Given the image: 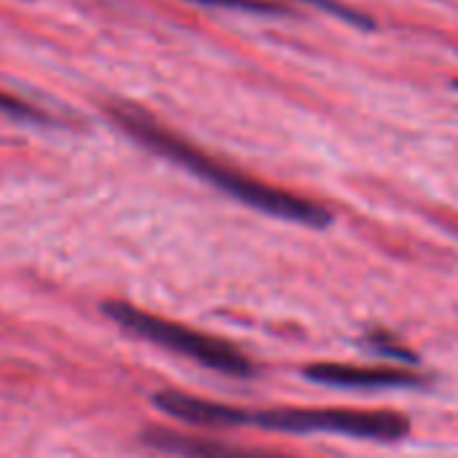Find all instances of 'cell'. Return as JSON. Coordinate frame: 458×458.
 I'll return each instance as SVG.
<instances>
[{"instance_id": "obj_8", "label": "cell", "mask_w": 458, "mask_h": 458, "mask_svg": "<svg viewBox=\"0 0 458 458\" xmlns=\"http://www.w3.org/2000/svg\"><path fill=\"white\" fill-rule=\"evenodd\" d=\"M0 113H8V115H13V118H43L35 107H30L27 102H21V99H16V97H8V94H3L0 91Z\"/></svg>"}, {"instance_id": "obj_9", "label": "cell", "mask_w": 458, "mask_h": 458, "mask_svg": "<svg viewBox=\"0 0 458 458\" xmlns=\"http://www.w3.org/2000/svg\"><path fill=\"white\" fill-rule=\"evenodd\" d=\"M303 3H311V5H319V8H325V11H330V13H335V16H344L346 21H352V24H362V27H370V21L362 16V13H357V11H352V8H346V5H341V3H335V0H303Z\"/></svg>"}, {"instance_id": "obj_4", "label": "cell", "mask_w": 458, "mask_h": 458, "mask_svg": "<svg viewBox=\"0 0 458 458\" xmlns=\"http://www.w3.org/2000/svg\"><path fill=\"white\" fill-rule=\"evenodd\" d=\"M303 376L319 386L333 389H413L421 384L416 373L397 370V368H357V365H311L303 370Z\"/></svg>"}, {"instance_id": "obj_1", "label": "cell", "mask_w": 458, "mask_h": 458, "mask_svg": "<svg viewBox=\"0 0 458 458\" xmlns=\"http://www.w3.org/2000/svg\"><path fill=\"white\" fill-rule=\"evenodd\" d=\"M156 408L193 427H255L290 435H341L370 443H400L411 432L403 413L389 411H349V408H233L207 403L180 392L156 394Z\"/></svg>"}, {"instance_id": "obj_6", "label": "cell", "mask_w": 458, "mask_h": 458, "mask_svg": "<svg viewBox=\"0 0 458 458\" xmlns=\"http://www.w3.org/2000/svg\"><path fill=\"white\" fill-rule=\"evenodd\" d=\"M365 346L368 349H373L376 354H381V357H386V360H397V362H419L416 360V354H411L405 346H400L392 335H386V333H373L370 338H365Z\"/></svg>"}, {"instance_id": "obj_3", "label": "cell", "mask_w": 458, "mask_h": 458, "mask_svg": "<svg viewBox=\"0 0 458 458\" xmlns=\"http://www.w3.org/2000/svg\"><path fill=\"white\" fill-rule=\"evenodd\" d=\"M105 311L110 319H115L131 335L150 341V344H156L166 352H174L180 357H188L196 365H204L215 373L233 376V378L255 376V365L236 346H231L220 338L196 333L191 327L166 322L161 317H150V314H145L134 306H126V303H110V306H105Z\"/></svg>"}, {"instance_id": "obj_2", "label": "cell", "mask_w": 458, "mask_h": 458, "mask_svg": "<svg viewBox=\"0 0 458 458\" xmlns=\"http://www.w3.org/2000/svg\"><path fill=\"white\" fill-rule=\"evenodd\" d=\"M115 121L121 123L123 131H129L137 142H142L145 148L166 156L169 161L185 166L191 174L201 177L204 182L215 185L217 191H223L225 196L236 199L244 207H252L268 217L284 220V223H298V225H309V228H327L333 223L330 209H325L322 204L303 199L298 193L266 185L212 156H207L204 150H199L196 145L185 142L182 137L172 134L169 129H164L161 123H156L150 115L134 110V107H115L113 110Z\"/></svg>"}, {"instance_id": "obj_7", "label": "cell", "mask_w": 458, "mask_h": 458, "mask_svg": "<svg viewBox=\"0 0 458 458\" xmlns=\"http://www.w3.org/2000/svg\"><path fill=\"white\" fill-rule=\"evenodd\" d=\"M193 3H204V5H220V8H242V11H279V5L268 3V0H193Z\"/></svg>"}, {"instance_id": "obj_5", "label": "cell", "mask_w": 458, "mask_h": 458, "mask_svg": "<svg viewBox=\"0 0 458 458\" xmlns=\"http://www.w3.org/2000/svg\"><path fill=\"white\" fill-rule=\"evenodd\" d=\"M145 440L161 451H169V454H177L182 458H293L271 454V451L236 448V445H225V443L204 440V437H185V435H174V432H150Z\"/></svg>"}]
</instances>
